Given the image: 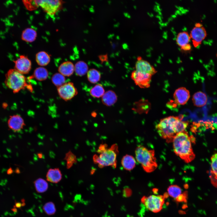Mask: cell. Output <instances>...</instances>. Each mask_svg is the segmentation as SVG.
<instances>
[{"instance_id":"obj_34","label":"cell","mask_w":217,"mask_h":217,"mask_svg":"<svg viewBox=\"0 0 217 217\" xmlns=\"http://www.w3.org/2000/svg\"><path fill=\"white\" fill-rule=\"evenodd\" d=\"M107 56L106 55H104L101 56V57L100 58H101V60H106L107 57H106Z\"/></svg>"},{"instance_id":"obj_21","label":"cell","mask_w":217,"mask_h":217,"mask_svg":"<svg viewBox=\"0 0 217 217\" xmlns=\"http://www.w3.org/2000/svg\"><path fill=\"white\" fill-rule=\"evenodd\" d=\"M48 75L47 70L45 68L40 67L36 68L33 74L29 77V78L31 79L35 78L38 81H43L47 79Z\"/></svg>"},{"instance_id":"obj_25","label":"cell","mask_w":217,"mask_h":217,"mask_svg":"<svg viewBox=\"0 0 217 217\" xmlns=\"http://www.w3.org/2000/svg\"><path fill=\"white\" fill-rule=\"evenodd\" d=\"M88 69L87 64L83 61H78L74 66V71L76 74L79 76H82L85 74L88 71Z\"/></svg>"},{"instance_id":"obj_33","label":"cell","mask_w":217,"mask_h":217,"mask_svg":"<svg viewBox=\"0 0 217 217\" xmlns=\"http://www.w3.org/2000/svg\"><path fill=\"white\" fill-rule=\"evenodd\" d=\"M181 50L183 52L190 51L191 49V46L190 43H188L184 46L180 47Z\"/></svg>"},{"instance_id":"obj_13","label":"cell","mask_w":217,"mask_h":217,"mask_svg":"<svg viewBox=\"0 0 217 217\" xmlns=\"http://www.w3.org/2000/svg\"><path fill=\"white\" fill-rule=\"evenodd\" d=\"M189 91L184 87H180L175 91L173 98L175 103L178 105L185 104L190 97Z\"/></svg>"},{"instance_id":"obj_4","label":"cell","mask_w":217,"mask_h":217,"mask_svg":"<svg viewBox=\"0 0 217 217\" xmlns=\"http://www.w3.org/2000/svg\"><path fill=\"white\" fill-rule=\"evenodd\" d=\"M5 83L7 87L14 93H17L27 88L30 92L33 89L31 84H28L24 74L14 68L9 69L5 75Z\"/></svg>"},{"instance_id":"obj_28","label":"cell","mask_w":217,"mask_h":217,"mask_svg":"<svg viewBox=\"0 0 217 217\" xmlns=\"http://www.w3.org/2000/svg\"><path fill=\"white\" fill-rule=\"evenodd\" d=\"M53 83L57 88L61 86L65 83V77L59 73L54 74L52 77Z\"/></svg>"},{"instance_id":"obj_30","label":"cell","mask_w":217,"mask_h":217,"mask_svg":"<svg viewBox=\"0 0 217 217\" xmlns=\"http://www.w3.org/2000/svg\"><path fill=\"white\" fill-rule=\"evenodd\" d=\"M169 195L171 197L177 198L181 195V188L177 185H172L169 186L167 189Z\"/></svg>"},{"instance_id":"obj_2","label":"cell","mask_w":217,"mask_h":217,"mask_svg":"<svg viewBox=\"0 0 217 217\" xmlns=\"http://www.w3.org/2000/svg\"><path fill=\"white\" fill-rule=\"evenodd\" d=\"M190 137L185 131L178 134L172 142L175 153L186 163L192 162L195 157Z\"/></svg>"},{"instance_id":"obj_18","label":"cell","mask_w":217,"mask_h":217,"mask_svg":"<svg viewBox=\"0 0 217 217\" xmlns=\"http://www.w3.org/2000/svg\"><path fill=\"white\" fill-rule=\"evenodd\" d=\"M192 100L195 106L198 107H201L206 104L207 98L206 94L204 93L199 91L193 94Z\"/></svg>"},{"instance_id":"obj_31","label":"cell","mask_w":217,"mask_h":217,"mask_svg":"<svg viewBox=\"0 0 217 217\" xmlns=\"http://www.w3.org/2000/svg\"><path fill=\"white\" fill-rule=\"evenodd\" d=\"M43 209L45 213L49 215L54 214L56 210L55 204L52 202L45 203L43 206Z\"/></svg>"},{"instance_id":"obj_1","label":"cell","mask_w":217,"mask_h":217,"mask_svg":"<svg viewBox=\"0 0 217 217\" xmlns=\"http://www.w3.org/2000/svg\"><path fill=\"white\" fill-rule=\"evenodd\" d=\"M188 124L178 117L170 116L161 119L156 128L159 136L170 143L178 134L185 131Z\"/></svg>"},{"instance_id":"obj_15","label":"cell","mask_w":217,"mask_h":217,"mask_svg":"<svg viewBox=\"0 0 217 217\" xmlns=\"http://www.w3.org/2000/svg\"><path fill=\"white\" fill-rule=\"evenodd\" d=\"M46 180L53 183H57L61 179L62 174L58 168H51L49 169L46 174Z\"/></svg>"},{"instance_id":"obj_35","label":"cell","mask_w":217,"mask_h":217,"mask_svg":"<svg viewBox=\"0 0 217 217\" xmlns=\"http://www.w3.org/2000/svg\"><path fill=\"white\" fill-rule=\"evenodd\" d=\"M2 106H3V107L4 108H6L7 106V103H3Z\"/></svg>"},{"instance_id":"obj_16","label":"cell","mask_w":217,"mask_h":217,"mask_svg":"<svg viewBox=\"0 0 217 217\" xmlns=\"http://www.w3.org/2000/svg\"><path fill=\"white\" fill-rule=\"evenodd\" d=\"M58 70L59 73L64 77H69L74 71V66L71 61H64L60 65Z\"/></svg>"},{"instance_id":"obj_36","label":"cell","mask_w":217,"mask_h":217,"mask_svg":"<svg viewBox=\"0 0 217 217\" xmlns=\"http://www.w3.org/2000/svg\"><path fill=\"white\" fill-rule=\"evenodd\" d=\"M216 56L217 57V53H216Z\"/></svg>"},{"instance_id":"obj_20","label":"cell","mask_w":217,"mask_h":217,"mask_svg":"<svg viewBox=\"0 0 217 217\" xmlns=\"http://www.w3.org/2000/svg\"><path fill=\"white\" fill-rule=\"evenodd\" d=\"M117 98L115 93L113 91L109 90L105 93L102 96L103 103L107 106H111L114 104Z\"/></svg>"},{"instance_id":"obj_6","label":"cell","mask_w":217,"mask_h":217,"mask_svg":"<svg viewBox=\"0 0 217 217\" xmlns=\"http://www.w3.org/2000/svg\"><path fill=\"white\" fill-rule=\"evenodd\" d=\"M37 7H40L43 11L50 16H53L61 9L64 3L62 0H34Z\"/></svg>"},{"instance_id":"obj_10","label":"cell","mask_w":217,"mask_h":217,"mask_svg":"<svg viewBox=\"0 0 217 217\" xmlns=\"http://www.w3.org/2000/svg\"><path fill=\"white\" fill-rule=\"evenodd\" d=\"M13 62L14 69L23 74H28L31 68L30 60L24 55H21Z\"/></svg>"},{"instance_id":"obj_7","label":"cell","mask_w":217,"mask_h":217,"mask_svg":"<svg viewBox=\"0 0 217 217\" xmlns=\"http://www.w3.org/2000/svg\"><path fill=\"white\" fill-rule=\"evenodd\" d=\"M165 199V197L162 195H151L144 197L141 202L148 209L153 212H158L162 209Z\"/></svg>"},{"instance_id":"obj_11","label":"cell","mask_w":217,"mask_h":217,"mask_svg":"<svg viewBox=\"0 0 217 217\" xmlns=\"http://www.w3.org/2000/svg\"><path fill=\"white\" fill-rule=\"evenodd\" d=\"M190 35L194 47H197L201 44L206 36V31L203 26H195L191 30Z\"/></svg>"},{"instance_id":"obj_23","label":"cell","mask_w":217,"mask_h":217,"mask_svg":"<svg viewBox=\"0 0 217 217\" xmlns=\"http://www.w3.org/2000/svg\"><path fill=\"white\" fill-rule=\"evenodd\" d=\"M36 60L39 65L41 66H46L50 62V55L45 51H40L36 54Z\"/></svg>"},{"instance_id":"obj_12","label":"cell","mask_w":217,"mask_h":217,"mask_svg":"<svg viewBox=\"0 0 217 217\" xmlns=\"http://www.w3.org/2000/svg\"><path fill=\"white\" fill-rule=\"evenodd\" d=\"M7 124L9 129L14 132L20 131L25 125L23 118L18 114L10 116Z\"/></svg>"},{"instance_id":"obj_3","label":"cell","mask_w":217,"mask_h":217,"mask_svg":"<svg viewBox=\"0 0 217 217\" xmlns=\"http://www.w3.org/2000/svg\"><path fill=\"white\" fill-rule=\"evenodd\" d=\"M118 148L116 144L108 148L105 144L100 145L97 151L99 155H95L93 157L94 163L98 164L100 168L111 166L115 168L117 166V156L118 152Z\"/></svg>"},{"instance_id":"obj_5","label":"cell","mask_w":217,"mask_h":217,"mask_svg":"<svg viewBox=\"0 0 217 217\" xmlns=\"http://www.w3.org/2000/svg\"><path fill=\"white\" fill-rule=\"evenodd\" d=\"M137 161L141 165L144 170L150 173L154 171L157 167L155 151L149 149L142 146H137L135 150Z\"/></svg>"},{"instance_id":"obj_26","label":"cell","mask_w":217,"mask_h":217,"mask_svg":"<svg viewBox=\"0 0 217 217\" xmlns=\"http://www.w3.org/2000/svg\"><path fill=\"white\" fill-rule=\"evenodd\" d=\"M34 185L37 192L42 193L46 191L48 187L47 182L42 178H38L34 181Z\"/></svg>"},{"instance_id":"obj_29","label":"cell","mask_w":217,"mask_h":217,"mask_svg":"<svg viewBox=\"0 0 217 217\" xmlns=\"http://www.w3.org/2000/svg\"><path fill=\"white\" fill-rule=\"evenodd\" d=\"M90 93L92 96L98 98L103 96L105 93V91L101 84H97L90 90Z\"/></svg>"},{"instance_id":"obj_9","label":"cell","mask_w":217,"mask_h":217,"mask_svg":"<svg viewBox=\"0 0 217 217\" xmlns=\"http://www.w3.org/2000/svg\"><path fill=\"white\" fill-rule=\"evenodd\" d=\"M152 76L150 74L136 70L132 72L131 76L135 84L142 88H146L150 86Z\"/></svg>"},{"instance_id":"obj_14","label":"cell","mask_w":217,"mask_h":217,"mask_svg":"<svg viewBox=\"0 0 217 217\" xmlns=\"http://www.w3.org/2000/svg\"><path fill=\"white\" fill-rule=\"evenodd\" d=\"M135 70L152 75L155 74L157 71L154 67L147 61L143 60L140 57L137 58L135 65Z\"/></svg>"},{"instance_id":"obj_19","label":"cell","mask_w":217,"mask_h":217,"mask_svg":"<svg viewBox=\"0 0 217 217\" xmlns=\"http://www.w3.org/2000/svg\"><path fill=\"white\" fill-rule=\"evenodd\" d=\"M37 36L36 31L31 28H27L24 30L22 33V39L27 42H31L34 41Z\"/></svg>"},{"instance_id":"obj_27","label":"cell","mask_w":217,"mask_h":217,"mask_svg":"<svg viewBox=\"0 0 217 217\" xmlns=\"http://www.w3.org/2000/svg\"><path fill=\"white\" fill-rule=\"evenodd\" d=\"M87 77L90 82L95 83L99 80L101 77L100 74L97 70L91 69L87 72Z\"/></svg>"},{"instance_id":"obj_32","label":"cell","mask_w":217,"mask_h":217,"mask_svg":"<svg viewBox=\"0 0 217 217\" xmlns=\"http://www.w3.org/2000/svg\"><path fill=\"white\" fill-rule=\"evenodd\" d=\"M65 159L67 161V166L68 168L71 167L76 162V156L71 151L66 154Z\"/></svg>"},{"instance_id":"obj_22","label":"cell","mask_w":217,"mask_h":217,"mask_svg":"<svg viewBox=\"0 0 217 217\" xmlns=\"http://www.w3.org/2000/svg\"><path fill=\"white\" fill-rule=\"evenodd\" d=\"M121 163L123 168L128 171L132 170L136 165V161L134 158L129 155H126L123 157Z\"/></svg>"},{"instance_id":"obj_17","label":"cell","mask_w":217,"mask_h":217,"mask_svg":"<svg viewBox=\"0 0 217 217\" xmlns=\"http://www.w3.org/2000/svg\"><path fill=\"white\" fill-rule=\"evenodd\" d=\"M211 161L210 178L212 184L217 187V153L212 156Z\"/></svg>"},{"instance_id":"obj_8","label":"cell","mask_w":217,"mask_h":217,"mask_svg":"<svg viewBox=\"0 0 217 217\" xmlns=\"http://www.w3.org/2000/svg\"><path fill=\"white\" fill-rule=\"evenodd\" d=\"M60 97L65 101L69 100L77 94V90L74 83L71 82L66 83L57 88Z\"/></svg>"},{"instance_id":"obj_24","label":"cell","mask_w":217,"mask_h":217,"mask_svg":"<svg viewBox=\"0 0 217 217\" xmlns=\"http://www.w3.org/2000/svg\"><path fill=\"white\" fill-rule=\"evenodd\" d=\"M190 39V35L187 32L182 31L178 34L176 42L178 45L181 47L189 43Z\"/></svg>"}]
</instances>
